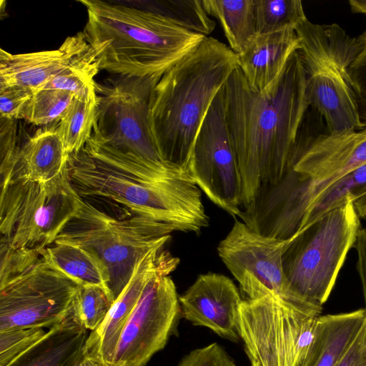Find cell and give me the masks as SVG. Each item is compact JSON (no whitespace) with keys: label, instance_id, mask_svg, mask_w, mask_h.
Listing matches in <instances>:
<instances>
[{"label":"cell","instance_id":"cell-30","mask_svg":"<svg viewBox=\"0 0 366 366\" xmlns=\"http://www.w3.org/2000/svg\"><path fill=\"white\" fill-rule=\"evenodd\" d=\"M74 98V94L61 90H37L24 107L20 119L35 125L59 122Z\"/></svg>","mask_w":366,"mask_h":366},{"label":"cell","instance_id":"cell-3","mask_svg":"<svg viewBox=\"0 0 366 366\" xmlns=\"http://www.w3.org/2000/svg\"><path fill=\"white\" fill-rule=\"evenodd\" d=\"M87 12L83 33L99 70L160 76L206 36L189 31L142 5L79 0Z\"/></svg>","mask_w":366,"mask_h":366},{"label":"cell","instance_id":"cell-18","mask_svg":"<svg viewBox=\"0 0 366 366\" xmlns=\"http://www.w3.org/2000/svg\"><path fill=\"white\" fill-rule=\"evenodd\" d=\"M97 60L83 33L68 36L56 49L11 54L0 49V90L11 86L33 93L60 73Z\"/></svg>","mask_w":366,"mask_h":366},{"label":"cell","instance_id":"cell-40","mask_svg":"<svg viewBox=\"0 0 366 366\" xmlns=\"http://www.w3.org/2000/svg\"><path fill=\"white\" fill-rule=\"evenodd\" d=\"M76 366H100L97 362L86 357L84 355L83 358L77 363Z\"/></svg>","mask_w":366,"mask_h":366},{"label":"cell","instance_id":"cell-19","mask_svg":"<svg viewBox=\"0 0 366 366\" xmlns=\"http://www.w3.org/2000/svg\"><path fill=\"white\" fill-rule=\"evenodd\" d=\"M297 49L299 41L294 27L257 34L237 54L239 68L249 86L262 91L277 78Z\"/></svg>","mask_w":366,"mask_h":366},{"label":"cell","instance_id":"cell-13","mask_svg":"<svg viewBox=\"0 0 366 366\" xmlns=\"http://www.w3.org/2000/svg\"><path fill=\"white\" fill-rule=\"evenodd\" d=\"M366 164V127L327 132L298 148L285 175L284 202L287 211L302 219L311 202L346 174Z\"/></svg>","mask_w":366,"mask_h":366},{"label":"cell","instance_id":"cell-15","mask_svg":"<svg viewBox=\"0 0 366 366\" xmlns=\"http://www.w3.org/2000/svg\"><path fill=\"white\" fill-rule=\"evenodd\" d=\"M181 315L169 275L150 279L122 332L112 366H145L176 331Z\"/></svg>","mask_w":366,"mask_h":366},{"label":"cell","instance_id":"cell-12","mask_svg":"<svg viewBox=\"0 0 366 366\" xmlns=\"http://www.w3.org/2000/svg\"><path fill=\"white\" fill-rule=\"evenodd\" d=\"M291 240L264 234L237 220L217 251L247 299L272 297L320 316L322 306L296 292L286 276L283 256Z\"/></svg>","mask_w":366,"mask_h":366},{"label":"cell","instance_id":"cell-29","mask_svg":"<svg viewBox=\"0 0 366 366\" xmlns=\"http://www.w3.org/2000/svg\"><path fill=\"white\" fill-rule=\"evenodd\" d=\"M254 6L257 34L295 28L307 18L300 0H254Z\"/></svg>","mask_w":366,"mask_h":366},{"label":"cell","instance_id":"cell-21","mask_svg":"<svg viewBox=\"0 0 366 366\" xmlns=\"http://www.w3.org/2000/svg\"><path fill=\"white\" fill-rule=\"evenodd\" d=\"M365 308L318 316L315 339L302 366H336L360 332Z\"/></svg>","mask_w":366,"mask_h":366},{"label":"cell","instance_id":"cell-24","mask_svg":"<svg viewBox=\"0 0 366 366\" xmlns=\"http://www.w3.org/2000/svg\"><path fill=\"white\" fill-rule=\"evenodd\" d=\"M208 15L220 23L229 48L240 54L257 36L254 0H202Z\"/></svg>","mask_w":366,"mask_h":366},{"label":"cell","instance_id":"cell-5","mask_svg":"<svg viewBox=\"0 0 366 366\" xmlns=\"http://www.w3.org/2000/svg\"><path fill=\"white\" fill-rule=\"evenodd\" d=\"M295 32L309 107L322 116L328 132L363 129L350 72L359 51L357 37L337 24H317L307 18Z\"/></svg>","mask_w":366,"mask_h":366},{"label":"cell","instance_id":"cell-25","mask_svg":"<svg viewBox=\"0 0 366 366\" xmlns=\"http://www.w3.org/2000/svg\"><path fill=\"white\" fill-rule=\"evenodd\" d=\"M366 196V164L337 179L318 194L305 209L296 232L310 226L324 214L351 198Z\"/></svg>","mask_w":366,"mask_h":366},{"label":"cell","instance_id":"cell-7","mask_svg":"<svg viewBox=\"0 0 366 366\" xmlns=\"http://www.w3.org/2000/svg\"><path fill=\"white\" fill-rule=\"evenodd\" d=\"M360 228V217L349 198L292 236L283 266L294 290L322 306L331 294Z\"/></svg>","mask_w":366,"mask_h":366},{"label":"cell","instance_id":"cell-33","mask_svg":"<svg viewBox=\"0 0 366 366\" xmlns=\"http://www.w3.org/2000/svg\"><path fill=\"white\" fill-rule=\"evenodd\" d=\"M177 366H239L226 350L217 342L194 349L185 355Z\"/></svg>","mask_w":366,"mask_h":366},{"label":"cell","instance_id":"cell-9","mask_svg":"<svg viewBox=\"0 0 366 366\" xmlns=\"http://www.w3.org/2000/svg\"><path fill=\"white\" fill-rule=\"evenodd\" d=\"M43 250L0 276V331L49 330L69 316L80 285L52 265Z\"/></svg>","mask_w":366,"mask_h":366},{"label":"cell","instance_id":"cell-20","mask_svg":"<svg viewBox=\"0 0 366 366\" xmlns=\"http://www.w3.org/2000/svg\"><path fill=\"white\" fill-rule=\"evenodd\" d=\"M68 159L57 127L39 129L19 146L9 168L1 173V185L19 179L50 180L64 170Z\"/></svg>","mask_w":366,"mask_h":366},{"label":"cell","instance_id":"cell-39","mask_svg":"<svg viewBox=\"0 0 366 366\" xmlns=\"http://www.w3.org/2000/svg\"><path fill=\"white\" fill-rule=\"evenodd\" d=\"M354 204L360 219H366V196L355 201Z\"/></svg>","mask_w":366,"mask_h":366},{"label":"cell","instance_id":"cell-2","mask_svg":"<svg viewBox=\"0 0 366 366\" xmlns=\"http://www.w3.org/2000/svg\"><path fill=\"white\" fill-rule=\"evenodd\" d=\"M238 67L237 54L205 36L160 77L152 94L149 124L168 165L189 176L197 132L215 97Z\"/></svg>","mask_w":366,"mask_h":366},{"label":"cell","instance_id":"cell-4","mask_svg":"<svg viewBox=\"0 0 366 366\" xmlns=\"http://www.w3.org/2000/svg\"><path fill=\"white\" fill-rule=\"evenodd\" d=\"M69 174L79 197L110 207L117 217L147 216L178 232H199L208 226L199 188L187 175L158 182L139 179L90 156L84 149L69 156Z\"/></svg>","mask_w":366,"mask_h":366},{"label":"cell","instance_id":"cell-1","mask_svg":"<svg viewBox=\"0 0 366 366\" xmlns=\"http://www.w3.org/2000/svg\"><path fill=\"white\" fill-rule=\"evenodd\" d=\"M227 128L250 212L266 186L277 185L290 170L303 135L309 104L298 49L277 78L262 91L252 89L238 67L224 86Z\"/></svg>","mask_w":366,"mask_h":366},{"label":"cell","instance_id":"cell-6","mask_svg":"<svg viewBox=\"0 0 366 366\" xmlns=\"http://www.w3.org/2000/svg\"><path fill=\"white\" fill-rule=\"evenodd\" d=\"M177 229L149 217H117L81 199L76 213L54 242L80 247L106 267L114 302L129 282L136 266L154 247L165 245Z\"/></svg>","mask_w":366,"mask_h":366},{"label":"cell","instance_id":"cell-28","mask_svg":"<svg viewBox=\"0 0 366 366\" xmlns=\"http://www.w3.org/2000/svg\"><path fill=\"white\" fill-rule=\"evenodd\" d=\"M114 302L106 289L80 285L69 314L79 325L93 332L102 324Z\"/></svg>","mask_w":366,"mask_h":366},{"label":"cell","instance_id":"cell-35","mask_svg":"<svg viewBox=\"0 0 366 366\" xmlns=\"http://www.w3.org/2000/svg\"><path fill=\"white\" fill-rule=\"evenodd\" d=\"M33 92L19 86L0 90V117L19 119L20 115Z\"/></svg>","mask_w":366,"mask_h":366},{"label":"cell","instance_id":"cell-11","mask_svg":"<svg viewBox=\"0 0 366 366\" xmlns=\"http://www.w3.org/2000/svg\"><path fill=\"white\" fill-rule=\"evenodd\" d=\"M161 76L118 75L106 83L96 84L97 111L92 136L117 150L175 169L162 158L149 124L152 94Z\"/></svg>","mask_w":366,"mask_h":366},{"label":"cell","instance_id":"cell-38","mask_svg":"<svg viewBox=\"0 0 366 366\" xmlns=\"http://www.w3.org/2000/svg\"><path fill=\"white\" fill-rule=\"evenodd\" d=\"M349 5L352 12L366 15V0H350Z\"/></svg>","mask_w":366,"mask_h":366},{"label":"cell","instance_id":"cell-8","mask_svg":"<svg viewBox=\"0 0 366 366\" xmlns=\"http://www.w3.org/2000/svg\"><path fill=\"white\" fill-rule=\"evenodd\" d=\"M81 201L67 165L46 182L19 179L1 185V243L14 249H45L76 213Z\"/></svg>","mask_w":366,"mask_h":366},{"label":"cell","instance_id":"cell-23","mask_svg":"<svg viewBox=\"0 0 366 366\" xmlns=\"http://www.w3.org/2000/svg\"><path fill=\"white\" fill-rule=\"evenodd\" d=\"M43 254L52 265L79 285L102 287L110 294L109 273L103 263L90 252L71 244L54 242L43 250Z\"/></svg>","mask_w":366,"mask_h":366},{"label":"cell","instance_id":"cell-14","mask_svg":"<svg viewBox=\"0 0 366 366\" xmlns=\"http://www.w3.org/2000/svg\"><path fill=\"white\" fill-rule=\"evenodd\" d=\"M188 174L213 203L234 217L242 215V176L227 128L224 86L197 132Z\"/></svg>","mask_w":366,"mask_h":366},{"label":"cell","instance_id":"cell-32","mask_svg":"<svg viewBox=\"0 0 366 366\" xmlns=\"http://www.w3.org/2000/svg\"><path fill=\"white\" fill-rule=\"evenodd\" d=\"M44 328L0 331V366H11L46 335Z\"/></svg>","mask_w":366,"mask_h":366},{"label":"cell","instance_id":"cell-27","mask_svg":"<svg viewBox=\"0 0 366 366\" xmlns=\"http://www.w3.org/2000/svg\"><path fill=\"white\" fill-rule=\"evenodd\" d=\"M141 5L180 27L206 36L215 27V23L205 11L202 0L142 1Z\"/></svg>","mask_w":366,"mask_h":366},{"label":"cell","instance_id":"cell-17","mask_svg":"<svg viewBox=\"0 0 366 366\" xmlns=\"http://www.w3.org/2000/svg\"><path fill=\"white\" fill-rule=\"evenodd\" d=\"M242 301L234 282L217 273L200 274L179 297L182 317L234 342L241 340L239 307Z\"/></svg>","mask_w":366,"mask_h":366},{"label":"cell","instance_id":"cell-37","mask_svg":"<svg viewBox=\"0 0 366 366\" xmlns=\"http://www.w3.org/2000/svg\"><path fill=\"white\" fill-rule=\"evenodd\" d=\"M353 247L357 252L356 269L362 285L366 310V227L358 231Z\"/></svg>","mask_w":366,"mask_h":366},{"label":"cell","instance_id":"cell-34","mask_svg":"<svg viewBox=\"0 0 366 366\" xmlns=\"http://www.w3.org/2000/svg\"><path fill=\"white\" fill-rule=\"evenodd\" d=\"M359 51L350 69L360 120L366 127V29L357 37Z\"/></svg>","mask_w":366,"mask_h":366},{"label":"cell","instance_id":"cell-10","mask_svg":"<svg viewBox=\"0 0 366 366\" xmlns=\"http://www.w3.org/2000/svg\"><path fill=\"white\" fill-rule=\"evenodd\" d=\"M317 317L272 297L243 300L240 336L251 366H302Z\"/></svg>","mask_w":366,"mask_h":366},{"label":"cell","instance_id":"cell-36","mask_svg":"<svg viewBox=\"0 0 366 366\" xmlns=\"http://www.w3.org/2000/svg\"><path fill=\"white\" fill-rule=\"evenodd\" d=\"M336 366H366V318L355 339Z\"/></svg>","mask_w":366,"mask_h":366},{"label":"cell","instance_id":"cell-16","mask_svg":"<svg viewBox=\"0 0 366 366\" xmlns=\"http://www.w3.org/2000/svg\"><path fill=\"white\" fill-rule=\"evenodd\" d=\"M164 246L153 248L139 262L102 324L89 335L84 347L86 357L100 366L112 365L122 332L145 285L157 274L169 275L179 263V259L164 249Z\"/></svg>","mask_w":366,"mask_h":366},{"label":"cell","instance_id":"cell-26","mask_svg":"<svg viewBox=\"0 0 366 366\" xmlns=\"http://www.w3.org/2000/svg\"><path fill=\"white\" fill-rule=\"evenodd\" d=\"M96 94L74 97L57 125L68 156L81 150L90 139L95 122Z\"/></svg>","mask_w":366,"mask_h":366},{"label":"cell","instance_id":"cell-31","mask_svg":"<svg viewBox=\"0 0 366 366\" xmlns=\"http://www.w3.org/2000/svg\"><path fill=\"white\" fill-rule=\"evenodd\" d=\"M99 71L97 61L94 60L60 73L40 89L61 90L76 98L90 97L96 94L94 77Z\"/></svg>","mask_w":366,"mask_h":366},{"label":"cell","instance_id":"cell-22","mask_svg":"<svg viewBox=\"0 0 366 366\" xmlns=\"http://www.w3.org/2000/svg\"><path fill=\"white\" fill-rule=\"evenodd\" d=\"M89 335L69 314L11 366H76L84 357Z\"/></svg>","mask_w":366,"mask_h":366}]
</instances>
